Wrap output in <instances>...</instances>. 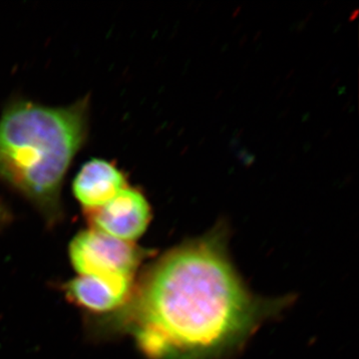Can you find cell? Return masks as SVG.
<instances>
[{
    "label": "cell",
    "mask_w": 359,
    "mask_h": 359,
    "mask_svg": "<svg viewBox=\"0 0 359 359\" xmlns=\"http://www.w3.org/2000/svg\"><path fill=\"white\" fill-rule=\"evenodd\" d=\"M128 304L125 325L152 359L216 358L271 311L243 285L219 229L163 257Z\"/></svg>",
    "instance_id": "1"
},
{
    "label": "cell",
    "mask_w": 359,
    "mask_h": 359,
    "mask_svg": "<svg viewBox=\"0 0 359 359\" xmlns=\"http://www.w3.org/2000/svg\"><path fill=\"white\" fill-rule=\"evenodd\" d=\"M87 97L67 107L18 100L0 118V180L46 219L62 218L61 190L71 163L88 135Z\"/></svg>",
    "instance_id": "2"
},
{
    "label": "cell",
    "mask_w": 359,
    "mask_h": 359,
    "mask_svg": "<svg viewBox=\"0 0 359 359\" xmlns=\"http://www.w3.org/2000/svg\"><path fill=\"white\" fill-rule=\"evenodd\" d=\"M69 256L73 268L79 275L134 278L141 262L142 252L134 243L90 229L73 238Z\"/></svg>",
    "instance_id": "3"
},
{
    "label": "cell",
    "mask_w": 359,
    "mask_h": 359,
    "mask_svg": "<svg viewBox=\"0 0 359 359\" xmlns=\"http://www.w3.org/2000/svg\"><path fill=\"white\" fill-rule=\"evenodd\" d=\"M91 229L125 242L140 238L151 221V208L143 194L127 187L97 209L85 211Z\"/></svg>",
    "instance_id": "4"
},
{
    "label": "cell",
    "mask_w": 359,
    "mask_h": 359,
    "mask_svg": "<svg viewBox=\"0 0 359 359\" xmlns=\"http://www.w3.org/2000/svg\"><path fill=\"white\" fill-rule=\"evenodd\" d=\"M132 276L79 275L66 283L65 294L72 304L92 313L119 311L128 304L133 289Z\"/></svg>",
    "instance_id": "5"
},
{
    "label": "cell",
    "mask_w": 359,
    "mask_h": 359,
    "mask_svg": "<svg viewBox=\"0 0 359 359\" xmlns=\"http://www.w3.org/2000/svg\"><path fill=\"white\" fill-rule=\"evenodd\" d=\"M127 187L126 177L113 163L92 159L75 177L73 194L84 211H89L105 205Z\"/></svg>",
    "instance_id": "6"
},
{
    "label": "cell",
    "mask_w": 359,
    "mask_h": 359,
    "mask_svg": "<svg viewBox=\"0 0 359 359\" xmlns=\"http://www.w3.org/2000/svg\"><path fill=\"white\" fill-rule=\"evenodd\" d=\"M11 218V212L6 204L0 200V228L8 224L9 219Z\"/></svg>",
    "instance_id": "7"
}]
</instances>
